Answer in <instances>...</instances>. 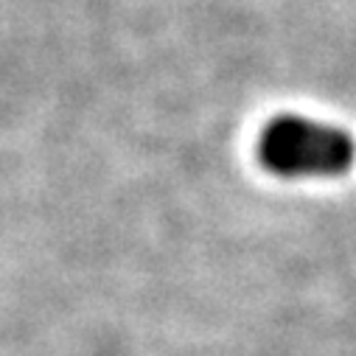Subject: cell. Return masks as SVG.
I'll list each match as a JSON object with an SVG mask.
<instances>
[{
	"instance_id": "obj_1",
	"label": "cell",
	"mask_w": 356,
	"mask_h": 356,
	"mask_svg": "<svg viewBox=\"0 0 356 356\" xmlns=\"http://www.w3.org/2000/svg\"><path fill=\"white\" fill-rule=\"evenodd\" d=\"M258 157L278 177H342L356 163V140L337 124L278 115L258 138Z\"/></svg>"
}]
</instances>
